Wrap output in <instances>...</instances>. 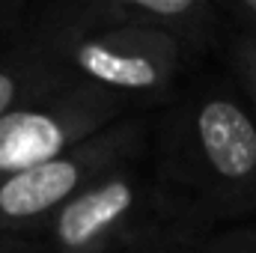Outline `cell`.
<instances>
[{
	"mask_svg": "<svg viewBox=\"0 0 256 253\" xmlns=\"http://www.w3.org/2000/svg\"><path fill=\"white\" fill-rule=\"evenodd\" d=\"M152 182L196 238L256 214V114L238 86L176 98L152 128Z\"/></svg>",
	"mask_w": 256,
	"mask_h": 253,
	"instance_id": "obj_1",
	"label": "cell"
},
{
	"mask_svg": "<svg viewBox=\"0 0 256 253\" xmlns=\"http://www.w3.org/2000/svg\"><path fill=\"white\" fill-rule=\"evenodd\" d=\"M36 238L51 253H194L202 242L167 212L137 161L90 185Z\"/></svg>",
	"mask_w": 256,
	"mask_h": 253,
	"instance_id": "obj_2",
	"label": "cell"
},
{
	"mask_svg": "<svg viewBox=\"0 0 256 253\" xmlns=\"http://www.w3.org/2000/svg\"><path fill=\"white\" fill-rule=\"evenodd\" d=\"M74 84H90L110 96L158 102L173 92L194 54L176 39L134 27H72L45 21L36 9L24 27Z\"/></svg>",
	"mask_w": 256,
	"mask_h": 253,
	"instance_id": "obj_3",
	"label": "cell"
},
{
	"mask_svg": "<svg viewBox=\"0 0 256 253\" xmlns=\"http://www.w3.org/2000/svg\"><path fill=\"white\" fill-rule=\"evenodd\" d=\"M149 140V122L140 114H128L90 140L63 155L0 179V232L39 236L42 226L78 200L102 176L134 164Z\"/></svg>",
	"mask_w": 256,
	"mask_h": 253,
	"instance_id": "obj_4",
	"label": "cell"
},
{
	"mask_svg": "<svg viewBox=\"0 0 256 253\" xmlns=\"http://www.w3.org/2000/svg\"><path fill=\"white\" fill-rule=\"evenodd\" d=\"M128 114L131 104L126 98L90 84H72L48 98L12 110L0 120V179L63 155Z\"/></svg>",
	"mask_w": 256,
	"mask_h": 253,
	"instance_id": "obj_5",
	"label": "cell"
},
{
	"mask_svg": "<svg viewBox=\"0 0 256 253\" xmlns=\"http://www.w3.org/2000/svg\"><path fill=\"white\" fill-rule=\"evenodd\" d=\"M45 21L72 27H134L176 39L202 54L220 36V9L212 0H74L36 9Z\"/></svg>",
	"mask_w": 256,
	"mask_h": 253,
	"instance_id": "obj_6",
	"label": "cell"
},
{
	"mask_svg": "<svg viewBox=\"0 0 256 253\" xmlns=\"http://www.w3.org/2000/svg\"><path fill=\"white\" fill-rule=\"evenodd\" d=\"M74 80L63 72L36 39L21 33V39L0 54V120L18 108H27L39 98H48L72 86Z\"/></svg>",
	"mask_w": 256,
	"mask_h": 253,
	"instance_id": "obj_7",
	"label": "cell"
},
{
	"mask_svg": "<svg viewBox=\"0 0 256 253\" xmlns=\"http://www.w3.org/2000/svg\"><path fill=\"white\" fill-rule=\"evenodd\" d=\"M226 63H230V74H232L236 86L242 90V96L248 98V104L256 114V39L254 36L230 30Z\"/></svg>",
	"mask_w": 256,
	"mask_h": 253,
	"instance_id": "obj_8",
	"label": "cell"
},
{
	"mask_svg": "<svg viewBox=\"0 0 256 253\" xmlns=\"http://www.w3.org/2000/svg\"><path fill=\"white\" fill-rule=\"evenodd\" d=\"M194 253H256V226H230L206 236Z\"/></svg>",
	"mask_w": 256,
	"mask_h": 253,
	"instance_id": "obj_9",
	"label": "cell"
},
{
	"mask_svg": "<svg viewBox=\"0 0 256 253\" xmlns=\"http://www.w3.org/2000/svg\"><path fill=\"white\" fill-rule=\"evenodd\" d=\"M220 12L230 18V30L256 39V0H230Z\"/></svg>",
	"mask_w": 256,
	"mask_h": 253,
	"instance_id": "obj_10",
	"label": "cell"
},
{
	"mask_svg": "<svg viewBox=\"0 0 256 253\" xmlns=\"http://www.w3.org/2000/svg\"><path fill=\"white\" fill-rule=\"evenodd\" d=\"M33 9L24 0H0V36L12 30H24Z\"/></svg>",
	"mask_w": 256,
	"mask_h": 253,
	"instance_id": "obj_11",
	"label": "cell"
},
{
	"mask_svg": "<svg viewBox=\"0 0 256 253\" xmlns=\"http://www.w3.org/2000/svg\"><path fill=\"white\" fill-rule=\"evenodd\" d=\"M0 253H51V248L36 236H9L0 232Z\"/></svg>",
	"mask_w": 256,
	"mask_h": 253,
	"instance_id": "obj_12",
	"label": "cell"
}]
</instances>
